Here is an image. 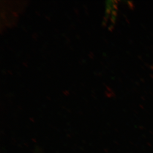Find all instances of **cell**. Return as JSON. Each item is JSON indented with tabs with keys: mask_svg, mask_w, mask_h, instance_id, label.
Segmentation results:
<instances>
[]
</instances>
